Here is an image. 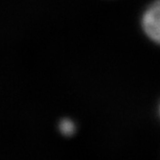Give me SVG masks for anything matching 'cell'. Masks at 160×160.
Masks as SVG:
<instances>
[{"mask_svg": "<svg viewBox=\"0 0 160 160\" xmlns=\"http://www.w3.org/2000/svg\"><path fill=\"white\" fill-rule=\"evenodd\" d=\"M59 128H60L61 132L65 135H71V134H72V132L74 130V125H73L72 122L68 119L61 121Z\"/></svg>", "mask_w": 160, "mask_h": 160, "instance_id": "7a4b0ae2", "label": "cell"}, {"mask_svg": "<svg viewBox=\"0 0 160 160\" xmlns=\"http://www.w3.org/2000/svg\"><path fill=\"white\" fill-rule=\"evenodd\" d=\"M142 27L146 35L160 44V0H156L145 11Z\"/></svg>", "mask_w": 160, "mask_h": 160, "instance_id": "6da1fadb", "label": "cell"}]
</instances>
